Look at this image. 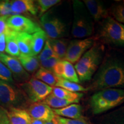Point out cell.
<instances>
[{"label": "cell", "instance_id": "15", "mask_svg": "<svg viewBox=\"0 0 124 124\" xmlns=\"http://www.w3.org/2000/svg\"><path fill=\"white\" fill-rule=\"evenodd\" d=\"M11 9L14 15L28 14L36 16L38 13L36 4L32 0H16L11 1Z\"/></svg>", "mask_w": 124, "mask_h": 124}, {"label": "cell", "instance_id": "3", "mask_svg": "<svg viewBox=\"0 0 124 124\" xmlns=\"http://www.w3.org/2000/svg\"><path fill=\"white\" fill-rule=\"evenodd\" d=\"M124 103V89L111 88L98 91L91 96L90 106L93 114H100Z\"/></svg>", "mask_w": 124, "mask_h": 124}, {"label": "cell", "instance_id": "26", "mask_svg": "<svg viewBox=\"0 0 124 124\" xmlns=\"http://www.w3.org/2000/svg\"><path fill=\"white\" fill-rule=\"evenodd\" d=\"M55 86L74 93H82L88 90L87 88L84 87L79 83L59 78H58V81Z\"/></svg>", "mask_w": 124, "mask_h": 124}, {"label": "cell", "instance_id": "35", "mask_svg": "<svg viewBox=\"0 0 124 124\" xmlns=\"http://www.w3.org/2000/svg\"><path fill=\"white\" fill-rule=\"evenodd\" d=\"M8 17L0 16V35L5 33L8 28L7 26V20Z\"/></svg>", "mask_w": 124, "mask_h": 124}, {"label": "cell", "instance_id": "12", "mask_svg": "<svg viewBox=\"0 0 124 124\" xmlns=\"http://www.w3.org/2000/svg\"><path fill=\"white\" fill-rule=\"evenodd\" d=\"M32 119L43 121H51L55 118V114L52 108L42 102L33 103L27 110Z\"/></svg>", "mask_w": 124, "mask_h": 124}, {"label": "cell", "instance_id": "27", "mask_svg": "<svg viewBox=\"0 0 124 124\" xmlns=\"http://www.w3.org/2000/svg\"><path fill=\"white\" fill-rule=\"evenodd\" d=\"M42 102L47 105L51 108H52L55 109L64 108L68 105L73 103L69 101L63 100L60 98L56 97L52 93L49 94L44 100H43Z\"/></svg>", "mask_w": 124, "mask_h": 124}, {"label": "cell", "instance_id": "19", "mask_svg": "<svg viewBox=\"0 0 124 124\" xmlns=\"http://www.w3.org/2000/svg\"><path fill=\"white\" fill-rule=\"evenodd\" d=\"M16 38L20 54L32 56V35L25 33H16Z\"/></svg>", "mask_w": 124, "mask_h": 124}, {"label": "cell", "instance_id": "11", "mask_svg": "<svg viewBox=\"0 0 124 124\" xmlns=\"http://www.w3.org/2000/svg\"><path fill=\"white\" fill-rule=\"evenodd\" d=\"M0 61L10 71L15 81L21 84L31 79L30 74L25 70L18 58L2 54L0 55Z\"/></svg>", "mask_w": 124, "mask_h": 124}, {"label": "cell", "instance_id": "22", "mask_svg": "<svg viewBox=\"0 0 124 124\" xmlns=\"http://www.w3.org/2000/svg\"><path fill=\"white\" fill-rule=\"evenodd\" d=\"M52 94H53L56 97L63 100L69 101L73 103H79L80 99L83 96V94L82 93L72 92L58 87H53Z\"/></svg>", "mask_w": 124, "mask_h": 124}, {"label": "cell", "instance_id": "23", "mask_svg": "<svg viewBox=\"0 0 124 124\" xmlns=\"http://www.w3.org/2000/svg\"><path fill=\"white\" fill-rule=\"evenodd\" d=\"M101 124H124V105L105 115Z\"/></svg>", "mask_w": 124, "mask_h": 124}, {"label": "cell", "instance_id": "6", "mask_svg": "<svg viewBox=\"0 0 124 124\" xmlns=\"http://www.w3.org/2000/svg\"><path fill=\"white\" fill-rule=\"evenodd\" d=\"M28 98L23 91L15 85L0 82V106L5 109L23 108Z\"/></svg>", "mask_w": 124, "mask_h": 124}, {"label": "cell", "instance_id": "18", "mask_svg": "<svg viewBox=\"0 0 124 124\" xmlns=\"http://www.w3.org/2000/svg\"><path fill=\"white\" fill-rule=\"evenodd\" d=\"M16 32L10 30L9 28H8L5 33L6 36L5 52L9 54V56L18 58L21 54L16 38Z\"/></svg>", "mask_w": 124, "mask_h": 124}, {"label": "cell", "instance_id": "30", "mask_svg": "<svg viewBox=\"0 0 124 124\" xmlns=\"http://www.w3.org/2000/svg\"><path fill=\"white\" fill-rule=\"evenodd\" d=\"M110 13L114 20L122 24H124V3L113 6Z\"/></svg>", "mask_w": 124, "mask_h": 124}, {"label": "cell", "instance_id": "24", "mask_svg": "<svg viewBox=\"0 0 124 124\" xmlns=\"http://www.w3.org/2000/svg\"><path fill=\"white\" fill-rule=\"evenodd\" d=\"M34 78L51 87L55 86L58 81V78L52 71L42 67H40L36 72Z\"/></svg>", "mask_w": 124, "mask_h": 124}, {"label": "cell", "instance_id": "37", "mask_svg": "<svg viewBox=\"0 0 124 124\" xmlns=\"http://www.w3.org/2000/svg\"><path fill=\"white\" fill-rule=\"evenodd\" d=\"M8 120L7 114V110L5 108L0 106V124L5 121Z\"/></svg>", "mask_w": 124, "mask_h": 124}, {"label": "cell", "instance_id": "28", "mask_svg": "<svg viewBox=\"0 0 124 124\" xmlns=\"http://www.w3.org/2000/svg\"><path fill=\"white\" fill-rule=\"evenodd\" d=\"M36 2L38 9V12L39 13L40 16H41L52 7L59 3L60 1V0H38Z\"/></svg>", "mask_w": 124, "mask_h": 124}, {"label": "cell", "instance_id": "9", "mask_svg": "<svg viewBox=\"0 0 124 124\" xmlns=\"http://www.w3.org/2000/svg\"><path fill=\"white\" fill-rule=\"evenodd\" d=\"M93 38H87L84 39H75L70 41L63 60L76 63L86 52L95 43Z\"/></svg>", "mask_w": 124, "mask_h": 124}, {"label": "cell", "instance_id": "20", "mask_svg": "<svg viewBox=\"0 0 124 124\" xmlns=\"http://www.w3.org/2000/svg\"><path fill=\"white\" fill-rule=\"evenodd\" d=\"M47 36L43 29L35 32L32 35V56L39 55L44 48Z\"/></svg>", "mask_w": 124, "mask_h": 124}, {"label": "cell", "instance_id": "8", "mask_svg": "<svg viewBox=\"0 0 124 124\" xmlns=\"http://www.w3.org/2000/svg\"><path fill=\"white\" fill-rule=\"evenodd\" d=\"M40 23L49 39H62L67 35L69 31L67 25L60 18L49 12L41 16Z\"/></svg>", "mask_w": 124, "mask_h": 124}, {"label": "cell", "instance_id": "32", "mask_svg": "<svg viewBox=\"0 0 124 124\" xmlns=\"http://www.w3.org/2000/svg\"><path fill=\"white\" fill-rule=\"evenodd\" d=\"M14 16L11 9V1H0V16L9 17Z\"/></svg>", "mask_w": 124, "mask_h": 124}, {"label": "cell", "instance_id": "40", "mask_svg": "<svg viewBox=\"0 0 124 124\" xmlns=\"http://www.w3.org/2000/svg\"><path fill=\"white\" fill-rule=\"evenodd\" d=\"M0 124H10V122H9V120H7L5 121L2 122V123H1Z\"/></svg>", "mask_w": 124, "mask_h": 124}, {"label": "cell", "instance_id": "31", "mask_svg": "<svg viewBox=\"0 0 124 124\" xmlns=\"http://www.w3.org/2000/svg\"><path fill=\"white\" fill-rule=\"evenodd\" d=\"M52 57H57L56 55H55L54 52L52 50V48L49 44L48 40L46 41L45 45L44 46V48L40 52L39 55H38V58L39 62L43 61V60L47 59L52 58ZM58 58V57H57Z\"/></svg>", "mask_w": 124, "mask_h": 124}, {"label": "cell", "instance_id": "25", "mask_svg": "<svg viewBox=\"0 0 124 124\" xmlns=\"http://www.w3.org/2000/svg\"><path fill=\"white\" fill-rule=\"evenodd\" d=\"M48 40L52 50L56 56L60 60L64 59L69 45L67 41L64 39Z\"/></svg>", "mask_w": 124, "mask_h": 124}, {"label": "cell", "instance_id": "39", "mask_svg": "<svg viewBox=\"0 0 124 124\" xmlns=\"http://www.w3.org/2000/svg\"><path fill=\"white\" fill-rule=\"evenodd\" d=\"M44 124H59L58 121H57L56 119V117L52 120L51 121H46V122H44Z\"/></svg>", "mask_w": 124, "mask_h": 124}, {"label": "cell", "instance_id": "16", "mask_svg": "<svg viewBox=\"0 0 124 124\" xmlns=\"http://www.w3.org/2000/svg\"><path fill=\"white\" fill-rule=\"evenodd\" d=\"M6 110L10 124H30L32 121V118L24 108H13Z\"/></svg>", "mask_w": 124, "mask_h": 124}, {"label": "cell", "instance_id": "41", "mask_svg": "<svg viewBox=\"0 0 124 124\" xmlns=\"http://www.w3.org/2000/svg\"><path fill=\"white\" fill-rule=\"evenodd\" d=\"M1 54H1V52H0V55H1Z\"/></svg>", "mask_w": 124, "mask_h": 124}, {"label": "cell", "instance_id": "10", "mask_svg": "<svg viewBox=\"0 0 124 124\" xmlns=\"http://www.w3.org/2000/svg\"><path fill=\"white\" fill-rule=\"evenodd\" d=\"M8 28L17 33H25L32 35L42 29L38 24L30 18L22 15H14L7 20Z\"/></svg>", "mask_w": 124, "mask_h": 124}, {"label": "cell", "instance_id": "13", "mask_svg": "<svg viewBox=\"0 0 124 124\" xmlns=\"http://www.w3.org/2000/svg\"><path fill=\"white\" fill-rule=\"evenodd\" d=\"M53 72L57 78L77 83H80L74 66L66 60H60L54 68Z\"/></svg>", "mask_w": 124, "mask_h": 124}, {"label": "cell", "instance_id": "14", "mask_svg": "<svg viewBox=\"0 0 124 124\" xmlns=\"http://www.w3.org/2000/svg\"><path fill=\"white\" fill-rule=\"evenodd\" d=\"M83 3L91 17L95 21H102L109 16L108 10L101 1L97 0H85Z\"/></svg>", "mask_w": 124, "mask_h": 124}, {"label": "cell", "instance_id": "34", "mask_svg": "<svg viewBox=\"0 0 124 124\" xmlns=\"http://www.w3.org/2000/svg\"><path fill=\"white\" fill-rule=\"evenodd\" d=\"M55 117L59 124H90L84 119H69L58 116Z\"/></svg>", "mask_w": 124, "mask_h": 124}, {"label": "cell", "instance_id": "17", "mask_svg": "<svg viewBox=\"0 0 124 124\" xmlns=\"http://www.w3.org/2000/svg\"><path fill=\"white\" fill-rule=\"evenodd\" d=\"M56 116L69 119H83L82 108L77 103H72L61 108H52Z\"/></svg>", "mask_w": 124, "mask_h": 124}, {"label": "cell", "instance_id": "5", "mask_svg": "<svg viewBox=\"0 0 124 124\" xmlns=\"http://www.w3.org/2000/svg\"><path fill=\"white\" fill-rule=\"evenodd\" d=\"M98 37L102 41L116 46H124V25L110 16L102 20Z\"/></svg>", "mask_w": 124, "mask_h": 124}, {"label": "cell", "instance_id": "38", "mask_svg": "<svg viewBox=\"0 0 124 124\" xmlns=\"http://www.w3.org/2000/svg\"><path fill=\"white\" fill-rule=\"evenodd\" d=\"M44 122L43 121L36 120V119H32L30 124H44Z\"/></svg>", "mask_w": 124, "mask_h": 124}, {"label": "cell", "instance_id": "7", "mask_svg": "<svg viewBox=\"0 0 124 124\" xmlns=\"http://www.w3.org/2000/svg\"><path fill=\"white\" fill-rule=\"evenodd\" d=\"M19 87L28 98L34 103L42 102L52 93L53 89L52 87L35 78H31L28 81L19 84Z\"/></svg>", "mask_w": 124, "mask_h": 124}, {"label": "cell", "instance_id": "1", "mask_svg": "<svg viewBox=\"0 0 124 124\" xmlns=\"http://www.w3.org/2000/svg\"><path fill=\"white\" fill-rule=\"evenodd\" d=\"M111 88L124 89V60L109 55L104 56L87 89L98 91Z\"/></svg>", "mask_w": 124, "mask_h": 124}, {"label": "cell", "instance_id": "2", "mask_svg": "<svg viewBox=\"0 0 124 124\" xmlns=\"http://www.w3.org/2000/svg\"><path fill=\"white\" fill-rule=\"evenodd\" d=\"M105 56V46L102 43H95L81 57L74 66L80 82L91 80Z\"/></svg>", "mask_w": 124, "mask_h": 124}, {"label": "cell", "instance_id": "29", "mask_svg": "<svg viewBox=\"0 0 124 124\" xmlns=\"http://www.w3.org/2000/svg\"><path fill=\"white\" fill-rule=\"evenodd\" d=\"M0 82L11 85H15V83L12 72L1 61H0Z\"/></svg>", "mask_w": 124, "mask_h": 124}, {"label": "cell", "instance_id": "36", "mask_svg": "<svg viewBox=\"0 0 124 124\" xmlns=\"http://www.w3.org/2000/svg\"><path fill=\"white\" fill-rule=\"evenodd\" d=\"M6 49V36L5 33L0 35V52L4 53Z\"/></svg>", "mask_w": 124, "mask_h": 124}, {"label": "cell", "instance_id": "4", "mask_svg": "<svg viewBox=\"0 0 124 124\" xmlns=\"http://www.w3.org/2000/svg\"><path fill=\"white\" fill-rule=\"evenodd\" d=\"M74 20L71 34L75 38H87L94 31L93 19L84 3L80 1H73Z\"/></svg>", "mask_w": 124, "mask_h": 124}, {"label": "cell", "instance_id": "21", "mask_svg": "<svg viewBox=\"0 0 124 124\" xmlns=\"http://www.w3.org/2000/svg\"><path fill=\"white\" fill-rule=\"evenodd\" d=\"M18 59L25 70L28 73H35L40 69V62L38 56L21 54Z\"/></svg>", "mask_w": 124, "mask_h": 124}, {"label": "cell", "instance_id": "33", "mask_svg": "<svg viewBox=\"0 0 124 124\" xmlns=\"http://www.w3.org/2000/svg\"><path fill=\"white\" fill-rule=\"evenodd\" d=\"M60 59L57 57H52L47 59L43 60L40 62V66L41 67L48 70L51 71L53 72V69L55 66L60 61Z\"/></svg>", "mask_w": 124, "mask_h": 124}]
</instances>
